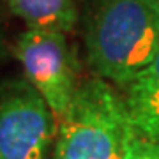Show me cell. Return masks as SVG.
<instances>
[{
    "instance_id": "cell-2",
    "label": "cell",
    "mask_w": 159,
    "mask_h": 159,
    "mask_svg": "<svg viewBox=\"0 0 159 159\" xmlns=\"http://www.w3.org/2000/svg\"><path fill=\"white\" fill-rule=\"evenodd\" d=\"M133 131L122 92L92 76L58 120L50 159H124Z\"/></svg>"
},
{
    "instance_id": "cell-5",
    "label": "cell",
    "mask_w": 159,
    "mask_h": 159,
    "mask_svg": "<svg viewBox=\"0 0 159 159\" xmlns=\"http://www.w3.org/2000/svg\"><path fill=\"white\" fill-rule=\"evenodd\" d=\"M120 92L134 133L159 142V50Z\"/></svg>"
},
{
    "instance_id": "cell-8",
    "label": "cell",
    "mask_w": 159,
    "mask_h": 159,
    "mask_svg": "<svg viewBox=\"0 0 159 159\" xmlns=\"http://www.w3.org/2000/svg\"><path fill=\"white\" fill-rule=\"evenodd\" d=\"M6 57V39H4V34H2V29H0V62Z\"/></svg>"
},
{
    "instance_id": "cell-3",
    "label": "cell",
    "mask_w": 159,
    "mask_h": 159,
    "mask_svg": "<svg viewBox=\"0 0 159 159\" xmlns=\"http://www.w3.org/2000/svg\"><path fill=\"white\" fill-rule=\"evenodd\" d=\"M58 120L25 78L0 81V159H50Z\"/></svg>"
},
{
    "instance_id": "cell-9",
    "label": "cell",
    "mask_w": 159,
    "mask_h": 159,
    "mask_svg": "<svg viewBox=\"0 0 159 159\" xmlns=\"http://www.w3.org/2000/svg\"><path fill=\"white\" fill-rule=\"evenodd\" d=\"M156 2H157V4H159V0H156Z\"/></svg>"
},
{
    "instance_id": "cell-6",
    "label": "cell",
    "mask_w": 159,
    "mask_h": 159,
    "mask_svg": "<svg viewBox=\"0 0 159 159\" xmlns=\"http://www.w3.org/2000/svg\"><path fill=\"white\" fill-rule=\"evenodd\" d=\"M27 29L71 32L78 21L74 0H4Z\"/></svg>"
},
{
    "instance_id": "cell-7",
    "label": "cell",
    "mask_w": 159,
    "mask_h": 159,
    "mask_svg": "<svg viewBox=\"0 0 159 159\" xmlns=\"http://www.w3.org/2000/svg\"><path fill=\"white\" fill-rule=\"evenodd\" d=\"M124 159H159V142L148 140L133 131Z\"/></svg>"
},
{
    "instance_id": "cell-1",
    "label": "cell",
    "mask_w": 159,
    "mask_h": 159,
    "mask_svg": "<svg viewBox=\"0 0 159 159\" xmlns=\"http://www.w3.org/2000/svg\"><path fill=\"white\" fill-rule=\"evenodd\" d=\"M85 50L94 74L124 89L159 50V4L97 0L87 21Z\"/></svg>"
},
{
    "instance_id": "cell-4",
    "label": "cell",
    "mask_w": 159,
    "mask_h": 159,
    "mask_svg": "<svg viewBox=\"0 0 159 159\" xmlns=\"http://www.w3.org/2000/svg\"><path fill=\"white\" fill-rule=\"evenodd\" d=\"M23 76L48 102L57 120L69 110L78 81V62L66 32L27 29L14 44Z\"/></svg>"
}]
</instances>
